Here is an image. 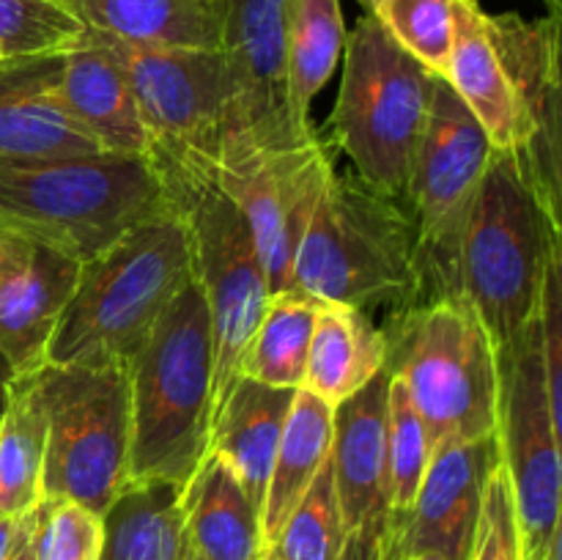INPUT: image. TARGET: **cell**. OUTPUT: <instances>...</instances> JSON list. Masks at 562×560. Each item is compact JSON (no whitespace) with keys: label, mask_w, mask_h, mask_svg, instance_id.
Returning <instances> with one entry per match:
<instances>
[{"label":"cell","mask_w":562,"mask_h":560,"mask_svg":"<svg viewBox=\"0 0 562 560\" xmlns=\"http://www.w3.org/2000/svg\"><path fill=\"white\" fill-rule=\"evenodd\" d=\"M291 283L318 302L366 313L420 302L417 231L404 201L329 168L302 225Z\"/></svg>","instance_id":"obj_1"},{"label":"cell","mask_w":562,"mask_h":560,"mask_svg":"<svg viewBox=\"0 0 562 560\" xmlns=\"http://www.w3.org/2000/svg\"><path fill=\"white\" fill-rule=\"evenodd\" d=\"M148 157L157 168L168 206L181 220L190 247L192 283L206 302L212 324L214 423V415L241 379L247 346L272 296L267 269L250 225L214 181L206 154L170 143H154Z\"/></svg>","instance_id":"obj_2"},{"label":"cell","mask_w":562,"mask_h":560,"mask_svg":"<svg viewBox=\"0 0 562 560\" xmlns=\"http://www.w3.org/2000/svg\"><path fill=\"white\" fill-rule=\"evenodd\" d=\"M192 280L190 247L173 209L126 231L91 261L49 338V366H130L170 302Z\"/></svg>","instance_id":"obj_3"},{"label":"cell","mask_w":562,"mask_h":560,"mask_svg":"<svg viewBox=\"0 0 562 560\" xmlns=\"http://www.w3.org/2000/svg\"><path fill=\"white\" fill-rule=\"evenodd\" d=\"M130 481L184 489L212 434L214 344L206 302L187 283L126 366Z\"/></svg>","instance_id":"obj_4"},{"label":"cell","mask_w":562,"mask_h":560,"mask_svg":"<svg viewBox=\"0 0 562 560\" xmlns=\"http://www.w3.org/2000/svg\"><path fill=\"white\" fill-rule=\"evenodd\" d=\"M168 212L151 157L91 154L0 163V231L86 264Z\"/></svg>","instance_id":"obj_5"},{"label":"cell","mask_w":562,"mask_h":560,"mask_svg":"<svg viewBox=\"0 0 562 560\" xmlns=\"http://www.w3.org/2000/svg\"><path fill=\"white\" fill-rule=\"evenodd\" d=\"M560 256V217L538 201L516 159L494 152L461 236L459 296L483 318L499 360L536 329L547 272Z\"/></svg>","instance_id":"obj_6"},{"label":"cell","mask_w":562,"mask_h":560,"mask_svg":"<svg viewBox=\"0 0 562 560\" xmlns=\"http://www.w3.org/2000/svg\"><path fill=\"white\" fill-rule=\"evenodd\" d=\"M382 329L387 338L384 368L406 388L434 450L499 432V351L464 296L395 307Z\"/></svg>","instance_id":"obj_7"},{"label":"cell","mask_w":562,"mask_h":560,"mask_svg":"<svg viewBox=\"0 0 562 560\" xmlns=\"http://www.w3.org/2000/svg\"><path fill=\"white\" fill-rule=\"evenodd\" d=\"M344 53L329 141L360 179L401 201L437 75L398 47L373 14H362L346 33Z\"/></svg>","instance_id":"obj_8"},{"label":"cell","mask_w":562,"mask_h":560,"mask_svg":"<svg viewBox=\"0 0 562 560\" xmlns=\"http://www.w3.org/2000/svg\"><path fill=\"white\" fill-rule=\"evenodd\" d=\"M36 377L47 415L42 497L104 516L130 481V371L44 362Z\"/></svg>","instance_id":"obj_9"},{"label":"cell","mask_w":562,"mask_h":560,"mask_svg":"<svg viewBox=\"0 0 562 560\" xmlns=\"http://www.w3.org/2000/svg\"><path fill=\"white\" fill-rule=\"evenodd\" d=\"M494 146L448 80L437 77L426 126L404 187L417 231L423 296H459V247Z\"/></svg>","instance_id":"obj_10"},{"label":"cell","mask_w":562,"mask_h":560,"mask_svg":"<svg viewBox=\"0 0 562 560\" xmlns=\"http://www.w3.org/2000/svg\"><path fill=\"white\" fill-rule=\"evenodd\" d=\"M327 148L329 143L316 135L300 148L272 152L245 124H231L206 157L220 190L250 225L267 269L269 294L294 291L291 261L313 198L333 168Z\"/></svg>","instance_id":"obj_11"},{"label":"cell","mask_w":562,"mask_h":560,"mask_svg":"<svg viewBox=\"0 0 562 560\" xmlns=\"http://www.w3.org/2000/svg\"><path fill=\"white\" fill-rule=\"evenodd\" d=\"M119 64L154 143L212 154L231 124H241L239 91L225 55L203 47H157L88 31Z\"/></svg>","instance_id":"obj_12"},{"label":"cell","mask_w":562,"mask_h":560,"mask_svg":"<svg viewBox=\"0 0 562 560\" xmlns=\"http://www.w3.org/2000/svg\"><path fill=\"white\" fill-rule=\"evenodd\" d=\"M499 450L514 492L521 560H549L560 547V432L549 406L538 324L514 355L499 360Z\"/></svg>","instance_id":"obj_13"},{"label":"cell","mask_w":562,"mask_h":560,"mask_svg":"<svg viewBox=\"0 0 562 560\" xmlns=\"http://www.w3.org/2000/svg\"><path fill=\"white\" fill-rule=\"evenodd\" d=\"M225 55L239 91L241 124L261 146L291 152L316 137L291 113L285 38L296 0H212Z\"/></svg>","instance_id":"obj_14"},{"label":"cell","mask_w":562,"mask_h":560,"mask_svg":"<svg viewBox=\"0 0 562 560\" xmlns=\"http://www.w3.org/2000/svg\"><path fill=\"white\" fill-rule=\"evenodd\" d=\"M488 27L521 108L514 159L538 201L560 217V14H488Z\"/></svg>","instance_id":"obj_15"},{"label":"cell","mask_w":562,"mask_h":560,"mask_svg":"<svg viewBox=\"0 0 562 560\" xmlns=\"http://www.w3.org/2000/svg\"><path fill=\"white\" fill-rule=\"evenodd\" d=\"M499 464V434L434 450L415 503L404 516H395L401 527V549H431L448 555L450 560H470L483 492Z\"/></svg>","instance_id":"obj_16"},{"label":"cell","mask_w":562,"mask_h":560,"mask_svg":"<svg viewBox=\"0 0 562 560\" xmlns=\"http://www.w3.org/2000/svg\"><path fill=\"white\" fill-rule=\"evenodd\" d=\"M0 355L14 377L44 366L49 338L80 278V264L0 231Z\"/></svg>","instance_id":"obj_17"},{"label":"cell","mask_w":562,"mask_h":560,"mask_svg":"<svg viewBox=\"0 0 562 560\" xmlns=\"http://www.w3.org/2000/svg\"><path fill=\"white\" fill-rule=\"evenodd\" d=\"M60 55L0 64V163L104 154L97 137L64 108L55 80Z\"/></svg>","instance_id":"obj_18"},{"label":"cell","mask_w":562,"mask_h":560,"mask_svg":"<svg viewBox=\"0 0 562 560\" xmlns=\"http://www.w3.org/2000/svg\"><path fill=\"white\" fill-rule=\"evenodd\" d=\"M387 390L390 373L384 368L366 388L335 406L329 464L349 533L379 525L390 516Z\"/></svg>","instance_id":"obj_19"},{"label":"cell","mask_w":562,"mask_h":560,"mask_svg":"<svg viewBox=\"0 0 562 560\" xmlns=\"http://www.w3.org/2000/svg\"><path fill=\"white\" fill-rule=\"evenodd\" d=\"M55 91L64 108L97 137L104 154H121V157L151 154L154 135L143 121L119 64L86 31L75 47L60 55Z\"/></svg>","instance_id":"obj_20"},{"label":"cell","mask_w":562,"mask_h":560,"mask_svg":"<svg viewBox=\"0 0 562 560\" xmlns=\"http://www.w3.org/2000/svg\"><path fill=\"white\" fill-rule=\"evenodd\" d=\"M442 80L475 115L494 152L514 157L521 148L519 97L477 0H456L453 49Z\"/></svg>","instance_id":"obj_21"},{"label":"cell","mask_w":562,"mask_h":560,"mask_svg":"<svg viewBox=\"0 0 562 560\" xmlns=\"http://www.w3.org/2000/svg\"><path fill=\"white\" fill-rule=\"evenodd\" d=\"M181 511L187 541L203 560H261L267 555L261 511L220 456H203L181 489Z\"/></svg>","instance_id":"obj_22"},{"label":"cell","mask_w":562,"mask_h":560,"mask_svg":"<svg viewBox=\"0 0 562 560\" xmlns=\"http://www.w3.org/2000/svg\"><path fill=\"white\" fill-rule=\"evenodd\" d=\"M294 393L241 377L214 415L206 453L220 456L236 472L258 511L263 508L274 450Z\"/></svg>","instance_id":"obj_23"},{"label":"cell","mask_w":562,"mask_h":560,"mask_svg":"<svg viewBox=\"0 0 562 560\" xmlns=\"http://www.w3.org/2000/svg\"><path fill=\"white\" fill-rule=\"evenodd\" d=\"M387 366V338L371 313L322 302L316 313L302 388L329 406H338Z\"/></svg>","instance_id":"obj_24"},{"label":"cell","mask_w":562,"mask_h":560,"mask_svg":"<svg viewBox=\"0 0 562 560\" xmlns=\"http://www.w3.org/2000/svg\"><path fill=\"white\" fill-rule=\"evenodd\" d=\"M88 31L157 47L220 49L212 0H58Z\"/></svg>","instance_id":"obj_25"},{"label":"cell","mask_w":562,"mask_h":560,"mask_svg":"<svg viewBox=\"0 0 562 560\" xmlns=\"http://www.w3.org/2000/svg\"><path fill=\"white\" fill-rule=\"evenodd\" d=\"M333 417L335 406L313 395L311 390L300 388L294 399H291L261 508V530L267 549L272 547L280 527L285 525L291 511L296 508L302 494L307 492L313 478L318 475L324 461L329 459V450H333Z\"/></svg>","instance_id":"obj_26"},{"label":"cell","mask_w":562,"mask_h":560,"mask_svg":"<svg viewBox=\"0 0 562 560\" xmlns=\"http://www.w3.org/2000/svg\"><path fill=\"white\" fill-rule=\"evenodd\" d=\"M102 522L99 560H184L190 549L181 489L170 483H126Z\"/></svg>","instance_id":"obj_27"},{"label":"cell","mask_w":562,"mask_h":560,"mask_svg":"<svg viewBox=\"0 0 562 560\" xmlns=\"http://www.w3.org/2000/svg\"><path fill=\"white\" fill-rule=\"evenodd\" d=\"M36 371L11 379L0 415V519H20L42 500L47 415Z\"/></svg>","instance_id":"obj_28"},{"label":"cell","mask_w":562,"mask_h":560,"mask_svg":"<svg viewBox=\"0 0 562 560\" xmlns=\"http://www.w3.org/2000/svg\"><path fill=\"white\" fill-rule=\"evenodd\" d=\"M346 44L340 0H296L285 38V82L291 113L311 130V104L333 77Z\"/></svg>","instance_id":"obj_29"},{"label":"cell","mask_w":562,"mask_h":560,"mask_svg":"<svg viewBox=\"0 0 562 560\" xmlns=\"http://www.w3.org/2000/svg\"><path fill=\"white\" fill-rule=\"evenodd\" d=\"M322 302L302 291L269 296L263 316L247 346L241 377L269 388L300 390L305 384L313 324Z\"/></svg>","instance_id":"obj_30"},{"label":"cell","mask_w":562,"mask_h":560,"mask_svg":"<svg viewBox=\"0 0 562 560\" xmlns=\"http://www.w3.org/2000/svg\"><path fill=\"white\" fill-rule=\"evenodd\" d=\"M346 538L349 530L344 525L333 464L327 459L285 525L280 527L269 552L274 560H338Z\"/></svg>","instance_id":"obj_31"},{"label":"cell","mask_w":562,"mask_h":560,"mask_svg":"<svg viewBox=\"0 0 562 560\" xmlns=\"http://www.w3.org/2000/svg\"><path fill=\"white\" fill-rule=\"evenodd\" d=\"M434 445L420 412L401 379L390 377L387 390V505L393 516L412 508L423 475L431 464Z\"/></svg>","instance_id":"obj_32"},{"label":"cell","mask_w":562,"mask_h":560,"mask_svg":"<svg viewBox=\"0 0 562 560\" xmlns=\"http://www.w3.org/2000/svg\"><path fill=\"white\" fill-rule=\"evenodd\" d=\"M373 16L398 47L428 71L445 77L453 49L456 0H382Z\"/></svg>","instance_id":"obj_33"},{"label":"cell","mask_w":562,"mask_h":560,"mask_svg":"<svg viewBox=\"0 0 562 560\" xmlns=\"http://www.w3.org/2000/svg\"><path fill=\"white\" fill-rule=\"evenodd\" d=\"M82 31V22L58 0H0V53L5 58L66 53Z\"/></svg>","instance_id":"obj_34"},{"label":"cell","mask_w":562,"mask_h":560,"mask_svg":"<svg viewBox=\"0 0 562 560\" xmlns=\"http://www.w3.org/2000/svg\"><path fill=\"white\" fill-rule=\"evenodd\" d=\"M104 541L102 516L71 500L42 497L33 508L36 560H99Z\"/></svg>","instance_id":"obj_35"},{"label":"cell","mask_w":562,"mask_h":560,"mask_svg":"<svg viewBox=\"0 0 562 560\" xmlns=\"http://www.w3.org/2000/svg\"><path fill=\"white\" fill-rule=\"evenodd\" d=\"M470 560H521L519 519H516L514 492H510L508 472L503 464L492 472L483 492L481 519H477Z\"/></svg>","instance_id":"obj_36"},{"label":"cell","mask_w":562,"mask_h":560,"mask_svg":"<svg viewBox=\"0 0 562 560\" xmlns=\"http://www.w3.org/2000/svg\"><path fill=\"white\" fill-rule=\"evenodd\" d=\"M538 346H541L543 377L549 388V406L562 426V261H554L547 272L538 311Z\"/></svg>","instance_id":"obj_37"},{"label":"cell","mask_w":562,"mask_h":560,"mask_svg":"<svg viewBox=\"0 0 562 560\" xmlns=\"http://www.w3.org/2000/svg\"><path fill=\"white\" fill-rule=\"evenodd\" d=\"M387 519L379 522V525H368V527H360V530L349 533L338 560H379V555H382V538H384V527H387Z\"/></svg>","instance_id":"obj_38"},{"label":"cell","mask_w":562,"mask_h":560,"mask_svg":"<svg viewBox=\"0 0 562 560\" xmlns=\"http://www.w3.org/2000/svg\"><path fill=\"white\" fill-rule=\"evenodd\" d=\"M11 560H36V555H33V511L22 516L20 536H16V547Z\"/></svg>","instance_id":"obj_39"},{"label":"cell","mask_w":562,"mask_h":560,"mask_svg":"<svg viewBox=\"0 0 562 560\" xmlns=\"http://www.w3.org/2000/svg\"><path fill=\"white\" fill-rule=\"evenodd\" d=\"M398 555H401V527H398V519L390 514L387 527H384L382 555H379V560H398Z\"/></svg>","instance_id":"obj_40"},{"label":"cell","mask_w":562,"mask_h":560,"mask_svg":"<svg viewBox=\"0 0 562 560\" xmlns=\"http://www.w3.org/2000/svg\"><path fill=\"white\" fill-rule=\"evenodd\" d=\"M20 519H0V560H11L16 547V536H20Z\"/></svg>","instance_id":"obj_41"},{"label":"cell","mask_w":562,"mask_h":560,"mask_svg":"<svg viewBox=\"0 0 562 560\" xmlns=\"http://www.w3.org/2000/svg\"><path fill=\"white\" fill-rule=\"evenodd\" d=\"M11 379H14V371H11V366H9V362H5V357L0 355V415H3L5 395H9Z\"/></svg>","instance_id":"obj_42"},{"label":"cell","mask_w":562,"mask_h":560,"mask_svg":"<svg viewBox=\"0 0 562 560\" xmlns=\"http://www.w3.org/2000/svg\"><path fill=\"white\" fill-rule=\"evenodd\" d=\"M398 560H450V558L442 552H431V549H420V552H404V549H401Z\"/></svg>","instance_id":"obj_43"},{"label":"cell","mask_w":562,"mask_h":560,"mask_svg":"<svg viewBox=\"0 0 562 560\" xmlns=\"http://www.w3.org/2000/svg\"><path fill=\"white\" fill-rule=\"evenodd\" d=\"M357 3H360L362 9H366V14H373V11H376V5L382 3V0H357Z\"/></svg>","instance_id":"obj_44"},{"label":"cell","mask_w":562,"mask_h":560,"mask_svg":"<svg viewBox=\"0 0 562 560\" xmlns=\"http://www.w3.org/2000/svg\"><path fill=\"white\" fill-rule=\"evenodd\" d=\"M543 3H547L549 14H560V5H562V0H543Z\"/></svg>","instance_id":"obj_45"},{"label":"cell","mask_w":562,"mask_h":560,"mask_svg":"<svg viewBox=\"0 0 562 560\" xmlns=\"http://www.w3.org/2000/svg\"><path fill=\"white\" fill-rule=\"evenodd\" d=\"M184 560H203V558H201V555H198V552H195V549H192V547H190V549H187Z\"/></svg>","instance_id":"obj_46"},{"label":"cell","mask_w":562,"mask_h":560,"mask_svg":"<svg viewBox=\"0 0 562 560\" xmlns=\"http://www.w3.org/2000/svg\"><path fill=\"white\" fill-rule=\"evenodd\" d=\"M261 560H274V558H272V552H269V549H267V555H263Z\"/></svg>","instance_id":"obj_47"},{"label":"cell","mask_w":562,"mask_h":560,"mask_svg":"<svg viewBox=\"0 0 562 560\" xmlns=\"http://www.w3.org/2000/svg\"><path fill=\"white\" fill-rule=\"evenodd\" d=\"M0 60H5V55H3V53H0Z\"/></svg>","instance_id":"obj_48"},{"label":"cell","mask_w":562,"mask_h":560,"mask_svg":"<svg viewBox=\"0 0 562 560\" xmlns=\"http://www.w3.org/2000/svg\"><path fill=\"white\" fill-rule=\"evenodd\" d=\"M0 256H3V247H0Z\"/></svg>","instance_id":"obj_49"},{"label":"cell","mask_w":562,"mask_h":560,"mask_svg":"<svg viewBox=\"0 0 562 560\" xmlns=\"http://www.w3.org/2000/svg\"><path fill=\"white\" fill-rule=\"evenodd\" d=\"M5 60H9V58H5ZM0 64H3V60H0Z\"/></svg>","instance_id":"obj_50"}]
</instances>
